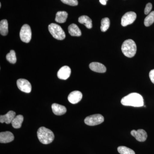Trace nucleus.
Instances as JSON below:
<instances>
[{
  "label": "nucleus",
  "instance_id": "1",
  "mask_svg": "<svg viewBox=\"0 0 154 154\" xmlns=\"http://www.w3.org/2000/svg\"><path fill=\"white\" fill-rule=\"evenodd\" d=\"M121 104L125 106L140 107L144 105L143 99L140 94L134 93L123 97L121 101Z\"/></svg>",
  "mask_w": 154,
  "mask_h": 154
},
{
  "label": "nucleus",
  "instance_id": "2",
  "mask_svg": "<svg viewBox=\"0 0 154 154\" xmlns=\"http://www.w3.org/2000/svg\"><path fill=\"white\" fill-rule=\"evenodd\" d=\"M37 137L39 141L44 144L52 143L54 138L53 132L51 130L45 127L39 128L37 131Z\"/></svg>",
  "mask_w": 154,
  "mask_h": 154
},
{
  "label": "nucleus",
  "instance_id": "3",
  "mask_svg": "<svg viewBox=\"0 0 154 154\" xmlns=\"http://www.w3.org/2000/svg\"><path fill=\"white\" fill-rule=\"evenodd\" d=\"M121 49L125 56L128 57H132L136 53V45L132 39H127L123 42Z\"/></svg>",
  "mask_w": 154,
  "mask_h": 154
},
{
  "label": "nucleus",
  "instance_id": "4",
  "mask_svg": "<svg viewBox=\"0 0 154 154\" xmlns=\"http://www.w3.org/2000/svg\"><path fill=\"white\" fill-rule=\"evenodd\" d=\"M48 30L53 37L58 40H62L66 37L63 29L60 25L55 23H51L48 26Z\"/></svg>",
  "mask_w": 154,
  "mask_h": 154
},
{
  "label": "nucleus",
  "instance_id": "5",
  "mask_svg": "<svg viewBox=\"0 0 154 154\" xmlns=\"http://www.w3.org/2000/svg\"><path fill=\"white\" fill-rule=\"evenodd\" d=\"M104 121L103 116L100 114H94L86 117L85 122L86 125L90 126H94L101 124Z\"/></svg>",
  "mask_w": 154,
  "mask_h": 154
},
{
  "label": "nucleus",
  "instance_id": "6",
  "mask_svg": "<svg viewBox=\"0 0 154 154\" xmlns=\"http://www.w3.org/2000/svg\"><path fill=\"white\" fill-rule=\"evenodd\" d=\"M31 28L29 25L25 24L22 26L20 32V37L23 42L28 43L31 39Z\"/></svg>",
  "mask_w": 154,
  "mask_h": 154
},
{
  "label": "nucleus",
  "instance_id": "7",
  "mask_svg": "<svg viewBox=\"0 0 154 154\" xmlns=\"http://www.w3.org/2000/svg\"><path fill=\"white\" fill-rule=\"evenodd\" d=\"M137 18V15L134 12H128L123 15L122 18L121 25L123 27L132 24Z\"/></svg>",
  "mask_w": 154,
  "mask_h": 154
},
{
  "label": "nucleus",
  "instance_id": "8",
  "mask_svg": "<svg viewBox=\"0 0 154 154\" xmlns=\"http://www.w3.org/2000/svg\"><path fill=\"white\" fill-rule=\"evenodd\" d=\"M17 85L20 91L26 93H30L32 87L30 83L25 79H19L17 81Z\"/></svg>",
  "mask_w": 154,
  "mask_h": 154
},
{
  "label": "nucleus",
  "instance_id": "9",
  "mask_svg": "<svg viewBox=\"0 0 154 154\" xmlns=\"http://www.w3.org/2000/svg\"><path fill=\"white\" fill-rule=\"evenodd\" d=\"M131 134L139 142L145 141L147 137L146 132L143 129H138L137 131L133 130L131 131Z\"/></svg>",
  "mask_w": 154,
  "mask_h": 154
},
{
  "label": "nucleus",
  "instance_id": "10",
  "mask_svg": "<svg viewBox=\"0 0 154 154\" xmlns=\"http://www.w3.org/2000/svg\"><path fill=\"white\" fill-rule=\"evenodd\" d=\"M71 70L69 67L65 66L60 69L57 72L58 78L60 79L66 80L70 76Z\"/></svg>",
  "mask_w": 154,
  "mask_h": 154
},
{
  "label": "nucleus",
  "instance_id": "11",
  "mask_svg": "<svg viewBox=\"0 0 154 154\" xmlns=\"http://www.w3.org/2000/svg\"><path fill=\"white\" fill-rule=\"evenodd\" d=\"M82 98V94L79 91H74L71 92L68 97V101L73 104L79 103Z\"/></svg>",
  "mask_w": 154,
  "mask_h": 154
},
{
  "label": "nucleus",
  "instance_id": "12",
  "mask_svg": "<svg viewBox=\"0 0 154 154\" xmlns=\"http://www.w3.org/2000/svg\"><path fill=\"white\" fill-rule=\"evenodd\" d=\"M14 139L13 134L10 131H7L0 133V143H7L13 141Z\"/></svg>",
  "mask_w": 154,
  "mask_h": 154
},
{
  "label": "nucleus",
  "instance_id": "13",
  "mask_svg": "<svg viewBox=\"0 0 154 154\" xmlns=\"http://www.w3.org/2000/svg\"><path fill=\"white\" fill-rule=\"evenodd\" d=\"M15 116H16V112L11 110L5 115L0 116V122L2 123L5 122L6 124H10L11 123Z\"/></svg>",
  "mask_w": 154,
  "mask_h": 154
},
{
  "label": "nucleus",
  "instance_id": "14",
  "mask_svg": "<svg viewBox=\"0 0 154 154\" xmlns=\"http://www.w3.org/2000/svg\"><path fill=\"white\" fill-rule=\"evenodd\" d=\"M91 70L98 73H104L106 71V67L101 63L98 62L91 63L89 65Z\"/></svg>",
  "mask_w": 154,
  "mask_h": 154
},
{
  "label": "nucleus",
  "instance_id": "15",
  "mask_svg": "<svg viewBox=\"0 0 154 154\" xmlns=\"http://www.w3.org/2000/svg\"><path fill=\"white\" fill-rule=\"evenodd\" d=\"M52 111L54 114L57 116L63 115L66 113V107L63 105H59L57 103H54L51 106Z\"/></svg>",
  "mask_w": 154,
  "mask_h": 154
},
{
  "label": "nucleus",
  "instance_id": "16",
  "mask_svg": "<svg viewBox=\"0 0 154 154\" xmlns=\"http://www.w3.org/2000/svg\"><path fill=\"white\" fill-rule=\"evenodd\" d=\"M69 33L72 36H80L82 35L81 30L75 24H72L68 27Z\"/></svg>",
  "mask_w": 154,
  "mask_h": 154
},
{
  "label": "nucleus",
  "instance_id": "17",
  "mask_svg": "<svg viewBox=\"0 0 154 154\" xmlns=\"http://www.w3.org/2000/svg\"><path fill=\"white\" fill-rule=\"evenodd\" d=\"M68 14L66 11H59L56 15L55 21L58 23H63L66 22Z\"/></svg>",
  "mask_w": 154,
  "mask_h": 154
},
{
  "label": "nucleus",
  "instance_id": "18",
  "mask_svg": "<svg viewBox=\"0 0 154 154\" xmlns=\"http://www.w3.org/2000/svg\"><path fill=\"white\" fill-rule=\"evenodd\" d=\"M79 22L81 24H84L88 29L92 28V21L88 16H82L79 18Z\"/></svg>",
  "mask_w": 154,
  "mask_h": 154
},
{
  "label": "nucleus",
  "instance_id": "19",
  "mask_svg": "<svg viewBox=\"0 0 154 154\" xmlns=\"http://www.w3.org/2000/svg\"><path fill=\"white\" fill-rule=\"evenodd\" d=\"M24 120V117L22 115H17L13 119L11 124L12 126L15 128H19L22 126V122Z\"/></svg>",
  "mask_w": 154,
  "mask_h": 154
},
{
  "label": "nucleus",
  "instance_id": "20",
  "mask_svg": "<svg viewBox=\"0 0 154 154\" xmlns=\"http://www.w3.org/2000/svg\"><path fill=\"white\" fill-rule=\"evenodd\" d=\"M0 33L2 36H6L8 33V24L6 19L2 20L0 22Z\"/></svg>",
  "mask_w": 154,
  "mask_h": 154
},
{
  "label": "nucleus",
  "instance_id": "21",
  "mask_svg": "<svg viewBox=\"0 0 154 154\" xmlns=\"http://www.w3.org/2000/svg\"><path fill=\"white\" fill-rule=\"evenodd\" d=\"M154 22V11L150 13L146 17L144 20V25L146 27L150 26Z\"/></svg>",
  "mask_w": 154,
  "mask_h": 154
},
{
  "label": "nucleus",
  "instance_id": "22",
  "mask_svg": "<svg viewBox=\"0 0 154 154\" xmlns=\"http://www.w3.org/2000/svg\"><path fill=\"white\" fill-rule=\"evenodd\" d=\"M110 19L108 18H103L101 21V30L102 32H105L108 30L110 27Z\"/></svg>",
  "mask_w": 154,
  "mask_h": 154
},
{
  "label": "nucleus",
  "instance_id": "23",
  "mask_svg": "<svg viewBox=\"0 0 154 154\" xmlns=\"http://www.w3.org/2000/svg\"><path fill=\"white\" fill-rule=\"evenodd\" d=\"M117 150L120 154H135L132 149L124 146L118 147Z\"/></svg>",
  "mask_w": 154,
  "mask_h": 154
},
{
  "label": "nucleus",
  "instance_id": "24",
  "mask_svg": "<svg viewBox=\"0 0 154 154\" xmlns=\"http://www.w3.org/2000/svg\"><path fill=\"white\" fill-rule=\"evenodd\" d=\"M6 59L10 63L14 64L17 62L16 53L14 50H11L9 53L6 56Z\"/></svg>",
  "mask_w": 154,
  "mask_h": 154
},
{
  "label": "nucleus",
  "instance_id": "25",
  "mask_svg": "<svg viewBox=\"0 0 154 154\" xmlns=\"http://www.w3.org/2000/svg\"><path fill=\"white\" fill-rule=\"evenodd\" d=\"M64 4L72 6H76L78 5V0H61Z\"/></svg>",
  "mask_w": 154,
  "mask_h": 154
},
{
  "label": "nucleus",
  "instance_id": "26",
  "mask_svg": "<svg viewBox=\"0 0 154 154\" xmlns=\"http://www.w3.org/2000/svg\"><path fill=\"white\" fill-rule=\"evenodd\" d=\"M152 6L151 3H149L147 4L144 10V14L146 15H148L150 14V12L152 9Z\"/></svg>",
  "mask_w": 154,
  "mask_h": 154
},
{
  "label": "nucleus",
  "instance_id": "27",
  "mask_svg": "<svg viewBox=\"0 0 154 154\" xmlns=\"http://www.w3.org/2000/svg\"><path fill=\"white\" fill-rule=\"evenodd\" d=\"M149 76L152 83L154 84V69L152 70L149 74Z\"/></svg>",
  "mask_w": 154,
  "mask_h": 154
},
{
  "label": "nucleus",
  "instance_id": "28",
  "mask_svg": "<svg viewBox=\"0 0 154 154\" xmlns=\"http://www.w3.org/2000/svg\"><path fill=\"white\" fill-rule=\"evenodd\" d=\"M108 0H99L100 3L102 4V5H105L107 4V2Z\"/></svg>",
  "mask_w": 154,
  "mask_h": 154
}]
</instances>
